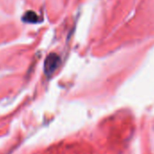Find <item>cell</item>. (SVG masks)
<instances>
[{"instance_id":"1","label":"cell","mask_w":154,"mask_h":154,"mask_svg":"<svg viewBox=\"0 0 154 154\" xmlns=\"http://www.w3.org/2000/svg\"><path fill=\"white\" fill-rule=\"evenodd\" d=\"M60 64V57L56 54H50L45 62V72L51 75L58 68Z\"/></svg>"},{"instance_id":"2","label":"cell","mask_w":154,"mask_h":154,"mask_svg":"<svg viewBox=\"0 0 154 154\" xmlns=\"http://www.w3.org/2000/svg\"><path fill=\"white\" fill-rule=\"evenodd\" d=\"M23 21L26 22V23H30V24H36L38 22H40V18L37 16L36 13H35L34 11H27L24 17H23Z\"/></svg>"}]
</instances>
